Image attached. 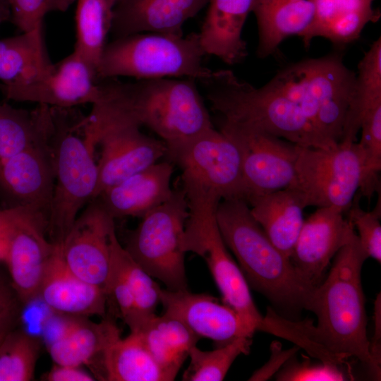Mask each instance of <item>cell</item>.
Listing matches in <instances>:
<instances>
[{"instance_id":"cell-2","label":"cell","mask_w":381,"mask_h":381,"mask_svg":"<svg viewBox=\"0 0 381 381\" xmlns=\"http://www.w3.org/2000/svg\"><path fill=\"white\" fill-rule=\"evenodd\" d=\"M190 78L99 80L90 114L109 123L145 126L174 151L213 128L210 114Z\"/></svg>"},{"instance_id":"cell-20","label":"cell","mask_w":381,"mask_h":381,"mask_svg":"<svg viewBox=\"0 0 381 381\" xmlns=\"http://www.w3.org/2000/svg\"><path fill=\"white\" fill-rule=\"evenodd\" d=\"M38 298L53 313L69 317L107 316L109 296L102 287L77 277L56 246L46 267Z\"/></svg>"},{"instance_id":"cell-11","label":"cell","mask_w":381,"mask_h":381,"mask_svg":"<svg viewBox=\"0 0 381 381\" xmlns=\"http://www.w3.org/2000/svg\"><path fill=\"white\" fill-rule=\"evenodd\" d=\"M166 156L180 167L183 190L212 194L221 200H246L239 150L214 127Z\"/></svg>"},{"instance_id":"cell-48","label":"cell","mask_w":381,"mask_h":381,"mask_svg":"<svg viewBox=\"0 0 381 381\" xmlns=\"http://www.w3.org/2000/svg\"><path fill=\"white\" fill-rule=\"evenodd\" d=\"M302 1V0H253L251 11L256 8L270 5V4L278 3L280 1Z\"/></svg>"},{"instance_id":"cell-46","label":"cell","mask_w":381,"mask_h":381,"mask_svg":"<svg viewBox=\"0 0 381 381\" xmlns=\"http://www.w3.org/2000/svg\"><path fill=\"white\" fill-rule=\"evenodd\" d=\"M20 310L0 317V344L6 335L14 328Z\"/></svg>"},{"instance_id":"cell-25","label":"cell","mask_w":381,"mask_h":381,"mask_svg":"<svg viewBox=\"0 0 381 381\" xmlns=\"http://www.w3.org/2000/svg\"><path fill=\"white\" fill-rule=\"evenodd\" d=\"M246 202L272 243L290 258L304 222L303 210L307 207L301 192L286 188L250 197Z\"/></svg>"},{"instance_id":"cell-41","label":"cell","mask_w":381,"mask_h":381,"mask_svg":"<svg viewBox=\"0 0 381 381\" xmlns=\"http://www.w3.org/2000/svg\"><path fill=\"white\" fill-rule=\"evenodd\" d=\"M298 349L299 346L296 345L290 349L283 350L279 341H273L270 346L272 353L270 360L265 365L255 371L249 378V380L259 381L269 379L288 360L295 356Z\"/></svg>"},{"instance_id":"cell-42","label":"cell","mask_w":381,"mask_h":381,"mask_svg":"<svg viewBox=\"0 0 381 381\" xmlns=\"http://www.w3.org/2000/svg\"><path fill=\"white\" fill-rule=\"evenodd\" d=\"M44 380L47 381H92L95 377L81 368L80 366H73L56 364L47 372Z\"/></svg>"},{"instance_id":"cell-16","label":"cell","mask_w":381,"mask_h":381,"mask_svg":"<svg viewBox=\"0 0 381 381\" xmlns=\"http://www.w3.org/2000/svg\"><path fill=\"white\" fill-rule=\"evenodd\" d=\"M115 229L114 219L95 198L80 212L59 245L67 267L83 281L104 289L110 270L111 235Z\"/></svg>"},{"instance_id":"cell-8","label":"cell","mask_w":381,"mask_h":381,"mask_svg":"<svg viewBox=\"0 0 381 381\" xmlns=\"http://www.w3.org/2000/svg\"><path fill=\"white\" fill-rule=\"evenodd\" d=\"M184 191L189 214L181 240L182 250L194 253L205 261L222 294V302L234 309L256 331H260L263 316L217 226L215 211L221 199L196 190Z\"/></svg>"},{"instance_id":"cell-38","label":"cell","mask_w":381,"mask_h":381,"mask_svg":"<svg viewBox=\"0 0 381 381\" xmlns=\"http://www.w3.org/2000/svg\"><path fill=\"white\" fill-rule=\"evenodd\" d=\"M380 197L375 209L370 212L363 210L358 200L353 199L348 214L349 221L358 231V238L368 258L379 263L381 262V224Z\"/></svg>"},{"instance_id":"cell-31","label":"cell","mask_w":381,"mask_h":381,"mask_svg":"<svg viewBox=\"0 0 381 381\" xmlns=\"http://www.w3.org/2000/svg\"><path fill=\"white\" fill-rule=\"evenodd\" d=\"M52 125L51 107L38 104L26 110L0 104V159L47 143Z\"/></svg>"},{"instance_id":"cell-23","label":"cell","mask_w":381,"mask_h":381,"mask_svg":"<svg viewBox=\"0 0 381 381\" xmlns=\"http://www.w3.org/2000/svg\"><path fill=\"white\" fill-rule=\"evenodd\" d=\"M253 0H209L206 16L198 32L205 53L234 65L247 55L242 37Z\"/></svg>"},{"instance_id":"cell-39","label":"cell","mask_w":381,"mask_h":381,"mask_svg":"<svg viewBox=\"0 0 381 381\" xmlns=\"http://www.w3.org/2000/svg\"><path fill=\"white\" fill-rule=\"evenodd\" d=\"M10 18L21 31L26 32L43 25L46 15L51 12H64L76 0H6Z\"/></svg>"},{"instance_id":"cell-24","label":"cell","mask_w":381,"mask_h":381,"mask_svg":"<svg viewBox=\"0 0 381 381\" xmlns=\"http://www.w3.org/2000/svg\"><path fill=\"white\" fill-rule=\"evenodd\" d=\"M121 337L114 320L106 316L99 322L87 317H71L60 334L48 343L49 353L56 364L82 366L97 358Z\"/></svg>"},{"instance_id":"cell-44","label":"cell","mask_w":381,"mask_h":381,"mask_svg":"<svg viewBox=\"0 0 381 381\" xmlns=\"http://www.w3.org/2000/svg\"><path fill=\"white\" fill-rule=\"evenodd\" d=\"M375 334L373 341H370V352L375 362L380 366L381 351H380V298H377L375 307Z\"/></svg>"},{"instance_id":"cell-22","label":"cell","mask_w":381,"mask_h":381,"mask_svg":"<svg viewBox=\"0 0 381 381\" xmlns=\"http://www.w3.org/2000/svg\"><path fill=\"white\" fill-rule=\"evenodd\" d=\"M173 171L171 162H158L108 188L95 198L114 219L143 217L171 197Z\"/></svg>"},{"instance_id":"cell-29","label":"cell","mask_w":381,"mask_h":381,"mask_svg":"<svg viewBox=\"0 0 381 381\" xmlns=\"http://www.w3.org/2000/svg\"><path fill=\"white\" fill-rule=\"evenodd\" d=\"M315 8V0H302L280 1L253 9L258 28L257 55L267 57L286 37L300 36L310 25Z\"/></svg>"},{"instance_id":"cell-15","label":"cell","mask_w":381,"mask_h":381,"mask_svg":"<svg viewBox=\"0 0 381 381\" xmlns=\"http://www.w3.org/2000/svg\"><path fill=\"white\" fill-rule=\"evenodd\" d=\"M0 90L9 100L73 108L96 102L99 81L95 71L73 52L40 76L20 84L1 83Z\"/></svg>"},{"instance_id":"cell-47","label":"cell","mask_w":381,"mask_h":381,"mask_svg":"<svg viewBox=\"0 0 381 381\" xmlns=\"http://www.w3.org/2000/svg\"><path fill=\"white\" fill-rule=\"evenodd\" d=\"M10 18V11L6 0H0V25Z\"/></svg>"},{"instance_id":"cell-17","label":"cell","mask_w":381,"mask_h":381,"mask_svg":"<svg viewBox=\"0 0 381 381\" xmlns=\"http://www.w3.org/2000/svg\"><path fill=\"white\" fill-rule=\"evenodd\" d=\"M344 213L334 207H321L304 219L289 259L299 275L314 287L324 279L337 253L356 235Z\"/></svg>"},{"instance_id":"cell-10","label":"cell","mask_w":381,"mask_h":381,"mask_svg":"<svg viewBox=\"0 0 381 381\" xmlns=\"http://www.w3.org/2000/svg\"><path fill=\"white\" fill-rule=\"evenodd\" d=\"M364 159L357 143H339L330 149L301 147L293 188L306 206L348 211L361 188Z\"/></svg>"},{"instance_id":"cell-34","label":"cell","mask_w":381,"mask_h":381,"mask_svg":"<svg viewBox=\"0 0 381 381\" xmlns=\"http://www.w3.org/2000/svg\"><path fill=\"white\" fill-rule=\"evenodd\" d=\"M110 262L120 272L131 289L140 320L155 314L156 308L160 303L162 289L121 246L116 229L111 235Z\"/></svg>"},{"instance_id":"cell-21","label":"cell","mask_w":381,"mask_h":381,"mask_svg":"<svg viewBox=\"0 0 381 381\" xmlns=\"http://www.w3.org/2000/svg\"><path fill=\"white\" fill-rule=\"evenodd\" d=\"M209 0H116L110 32L114 39L155 32L182 35L184 23Z\"/></svg>"},{"instance_id":"cell-49","label":"cell","mask_w":381,"mask_h":381,"mask_svg":"<svg viewBox=\"0 0 381 381\" xmlns=\"http://www.w3.org/2000/svg\"><path fill=\"white\" fill-rule=\"evenodd\" d=\"M108 4H109L112 8L116 1V0H104Z\"/></svg>"},{"instance_id":"cell-37","label":"cell","mask_w":381,"mask_h":381,"mask_svg":"<svg viewBox=\"0 0 381 381\" xmlns=\"http://www.w3.org/2000/svg\"><path fill=\"white\" fill-rule=\"evenodd\" d=\"M360 130L361 138L357 143L364 159V176L360 190L370 199L375 192L380 189L381 102L376 104L365 113Z\"/></svg>"},{"instance_id":"cell-7","label":"cell","mask_w":381,"mask_h":381,"mask_svg":"<svg viewBox=\"0 0 381 381\" xmlns=\"http://www.w3.org/2000/svg\"><path fill=\"white\" fill-rule=\"evenodd\" d=\"M355 79L341 56L334 54L290 65L266 85L296 104L327 139L338 144Z\"/></svg>"},{"instance_id":"cell-14","label":"cell","mask_w":381,"mask_h":381,"mask_svg":"<svg viewBox=\"0 0 381 381\" xmlns=\"http://www.w3.org/2000/svg\"><path fill=\"white\" fill-rule=\"evenodd\" d=\"M85 134L101 152L97 161L98 183L92 200L108 188L137 174L167 155L162 140L144 134L140 126L113 123L84 127Z\"/></svg>"},{"instance_id":"cell-5","label":"cell","mask_w":381,"mask_h":381,"mask_svg":"<svg viewBox=\"0 0 381 381\" xmlns=\"http://www.w3.org/2000/svg\"><path fill=\"white\" fill-rule=\"evenodd\" d=\"M72 108L52 107V126L48 143L54 169V190L47 236L62 243L83 208L94 197L98 183L95 148L85 135V116Z\"/></svg>"},{"instance_id":"cell-30","label":"cell","mask_w":381,"mask_h":381,"mask_svg":"<svg viewBox=\"0 0 381 381\" xmlns=\"http://www.w3.org/2000/svg\"><path fill=\"white\" fill-rule=\"evenodd\" d=\"M52 63L46 49L43 25L0 40V80L15 85L32 80L48 71Z\"/></svg>"},{"instance_id":"cell-45","label":"cell","mask_w":381,"mask_h":381,"mask_svg":"<svg viewBox=\"0 0 381 381\" xmlns=\"http://www.w3.org/2000/svg\"><path fill=\"white\" fill-rule=\"evenodd\" d=\"M10 233L11 219L8 209H0V262H4Z\"/></svg>"},{"instance_id":"cell-18","label":"cell","mask_w":381,"mask_h":381,"mask_svg":"<svg viewBox=\"0 0 381 381\" xmlns=\"http://www.w3.org/2000/svg\"><path fill=\"white\" fill-rule=\"evenodd\" d=\"M160 303L164 314L180 320L200 338L212 340L216 347L239 337H253L256 332L231 306L209 294L162 289Z\"/></svg>"},{"instance_id":"cell-1","label":"cell","mask_w":381,"mask_h":381,"mask_svg":"<svg viewBox=\"0 0 381 381\" xmlns=\"http://www.w3.org/2000/svg\"><path fill=\"white\" fill-rule=\"evenodd\" d=\"M368 258L357 234L334 255L326 277L315 289L310 311L318 318L296 321L295 344L325 363L343 365L351 357L380 377L370 352L361 269Z\"/></svg>"},{"instance_id":"cell-40","label":"cell","mask_w":381,"mask_h":381,"mask_svg":"<svg viewBox=\"0 0 381 381\" xmlns=\"http://www.w3.org/2000/svg\"><path fill=\"white\" fill-rule=\"evenodd\" d=\"M294 356L286 361L284 368L278 373L277 380L340 381L349 377L343 365L322 361L313 363L304 356L303 360L298 362Z\"/></svg>"},{"instance_id":"cell-4","label":"cell","mask_w":381,"mask_h":381,"mask_svg":"<svg viewBox=\"0 0 381 381\" xmlns=\"http://www.w3.org/2000/svg\"><path fill=\"white\" fill-rule=\"evenodd\" d=\"M199 82L222 120L252 127L304 147L330 149L337 145L296 104L266 85L256 87L225 69L212 71Z\"/></svg>"},{"instance_id":"cell-3","label":"cell","mask_w":381,"mask_h":381,"mask_svg":"<svg viewBox=\"0 0 381 381\" xmlns=\"http://www.w3.org/2000/svg\"><path fill=\"white\" fill-rule=\"evenodd\" d=\"M222 238L249 287L265 296L291 320L310 310L314 287L297 272L253 217L245 200H221L215 211Z\"/></svg>"},{"instance_id":"cell-33","label":"cell","mask_w":381,"mask_h":381,"mask_svg":"<svg viewBox=\"0 0 381 381\" xmlns=\"http://www.w3.org/2000/svg\"><path fill=\"white\" fill-rule=\"evenodd\" d=\"M73 52L96 72L110 32L113 8L104 0H76Z\"/></svg>"},{"instance_id":"cell-6","label":"cell","mask_w":381,"mask_h":381,"mask_svg":"<svg viewBox=\"0 0 381 381\" xmlns=\"http://www.w3.org/2000/svg\"><path fill=\"white\" fill-rule=\"evenodd\" d=\"M205 55L198 32L186 36L155 32L131 35L106 44L97 78L185 77L200 81L212 71L203 64Z\"/></svg>"},{"instance_id":"cell-12","label":"cell","mask_w":381,"mask_h":381,"mask_svg":"<svg viewBox=\"0 0 381 381\" xmlns=\"http://www.w3.org/2000/svg\"><path fill=\"white\" fill-rule=\"evenodd\" d=\"M241 157L246 201L253 196L291 187L300 148L296 144L252 127L220 119L219 129Z\"/></svg>"},{"instance_id":"cell-13","label":"cell","mask_w":381,"mask_h":381,"mask_svg":"<svg viewBox=\"0 0 381 381\" xmlns=\"http://www.w3.org/2000/svg\"><path fill=\"white\" fill-rule=\"evenodd\" d=\"M11 233L4 262L22 305L38 298L47 264L55 250L47 236L46 214L24 207H7Z\"/></svg>"},{"instance_id":"cell-27","label":"cell","mask_w":381,"mask_h":381,"mask_svg":"<svg viewBox=\"0 0 381 381\" xmlns=\"http://www.w3.org/2000/svg\"><path fill=\"white\" fill-rule=\"evenodd\" d=\"M131 332L140 336L155 360L174 377L200 339L180 320L164 313L142 320Z\"/></svg>"},{"instance_id":"cell-36","label":"cell","mask_w":381,"mask_h":381,"mask_svg":"<svg viewBox=\"0 0 381 381\" xmlns=\"http://www.w3.org/2000/svg\"><path fill=\"white\" fill-rule=\"evenodd\" d=\"M253 337H239L212 351H202L196 346L189 352L190 363L185 370L184 381L223 380L235 359L249 353Z\"/></svg>"},{"instance_id":"cell-28","label":"cell","mask_w":381,"mask_h":381,"mask_svg":"<svg viewBox=\"0 0 381 381\" xmlns=\"http://www.w3.org/2000/svg\"><path fill=\"white\" fill-rule=\"evenodd\" d=\"M99 379L108 381H171L140 336L131 332L109 346L100 361Z\"/></svg>"},{"instance_id":"cell-35","label":"cell","mask_w":381,"mask_h":381,"mask_svg":"<svg viewBox=\"0 0 381 381\" xmlns=\"http://www.w3.org/2000/svg\"><path fill=\"white\" fill-rule=\"evenodd\" d=\"M41 344L38 337L12 329L0 344V381L34 380Z\"/></svg>"},{"instance_id":"cell-32","label":"cell","mask_w":381,"mask_h":381,"mask_svg":"<svg viewBox=\"0 0 381 381\" xmlns=\"http://www.w3.org/2000/svg\"><path fill=\"white\" fill-rule=\"evenodd\" d=\"M378 102H381L380 37L371 44L358 65L339 143L356 142L364 115Z\"/></svg>"},{"instance_id":"cell-19","label":"cell","mask_w":381,"mask_h":381,"mask_svg":"<svg viewBox=\"0 0 381 381\" xmlns=\"http://www.w3.org/2000/svg\"><path fill=\"white\" fill-rule=\"evenodd\" d=\"M54 183L48 141L0 159V189L12 200L10 206L28 207L49 217Z\"/></svg>"},{"instance_id":"cell-26","label":"cell","mask_w":381,"mask_h":381,"mask_svg":"<svg viewBox=\"0 0 381 381\" xmlns=\"http://www.w3.org/2000/svg\"><path fill=\"white\" fill-rule=\"evenodd\" d=\"M374 0H315L314 18L299 36L304 45L324 37L337 45L357 40L369 23L379 20L380 13L373 8Z\"/></svg>"},{"instance_id":"cell-9","label":"cell","mask_w":381,"mask_h":381,"mask_svg":"<svg viewBox=\"0 0 381 381\" xmlns=\"http://www.w3.org/2000/svg\"><path fill=\"white\" fill-rule=\"evenodd\" d=\"M188 214L184 190L173 189L169 200L141 217L124 246L148 274L169 291L188 289L181 240Z\"/></svg>"},{"instance_id":"cell-43","label":"cell","mask_w":381,"mask_h":381,"mask_svg":"<svg viewBox=\"0 0 381 381\" xmlns=\"http://www.w3.org/2000/svg\"><path fill=\"white\" fill-rule=\"evenodd\" d=\"M21 305L11 282L0 277V317L20 310Z\"/></svg>"}]
</instances>
